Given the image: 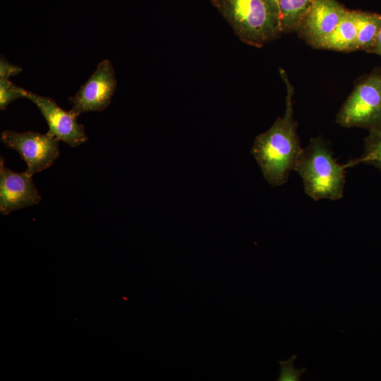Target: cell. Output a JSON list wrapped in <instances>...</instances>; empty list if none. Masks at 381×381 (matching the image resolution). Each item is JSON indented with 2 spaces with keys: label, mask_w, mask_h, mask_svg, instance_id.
<instances>
[{
  "label": "cell",
  "mask_w": 381,
  "mask_h": 381,
  "mask_svg": "<svg viewBox=\"0 0 381 381\" xmlns=\"http://www.w3.org/2000/svg\"><path fill=\"white\" fill-rule=\"evenodd\" d=\"M280 74L286 87L284 114L255 138L251 152L265 179L273 186L287 181L303 151L294 119V87L284 70Z\"/></svg>",
  "instance_id": "obj_1"
},
{
  "label": "cell",
  "mask_w": 381,
  "mask_h": 381,
  "mask_svg": "<svg viewBox=\"0 0 381 381\" xmlns=\"http://www.w3.org/2000/svg\"><path fill=\"white\" fill-rule=\"evenodd\" d=\"M244 43L261 47L281 33L278 9L273 0H211Z\"/></svg>",
  "instance_id": "obj_2"
},
{
  "label": "cell",
  "mask_w": 381,
  "mask_h": 381,
  "mask_svg": "<svg viewBox=\"0 0 381 381\" xmlns=\"http://www.w3.org/2000/svg\"><path fill=\"white\" fill-rule=\"evenodd\" d=\"M346 168L336 161L327 142L317 137L303 149L295 171L309 197L315 200H337L343 197Z\"/></svg>",
  "instance_id": "obj_3"
},
{
  "label": "cell",
  "mask_w": 381,
  "mask_h": 381,
  "mask_svg": "<svg viewBox=\"0 0 381 381\" xmlns=\"http://www.w3.org/2000/svg\"><path fill=\"white\" fill-rule=\"evenodd\" d=\"M336 121L344 127L368 130L381 124V73L361 81L343 104Z\"/></svg>",
  "instance_id": "obj_4"
},
{
  "label": "cell",
  "mask_w": 381,
  "mask_h": 381,
  "mask_svg": "<svg viewBox=\"0 0 381 381\" xmlns=\"http://www.w3.org/2000/svg\"><path fill=\"white\" fill-rule=\"evenodd\" d=\"M1 140L6 146L18 152L27 164L25 172L32 176L52 166L60 154L59 140L47 133L6 130L1 134Z\"/></svg>",
  "instance_id": "obj_5"
},
{
  "label": "cell",
  "mask_w": 381,
  "mask_h": 381,
  "mask_svg": "<svg viewBox=\"0 0 381 381\" xmlns=\"http://www.w3.org/2000/svg\"><path fill=\"white\" fill-rule=\"evenodd\" d=\"M116 85L111 62L109 59L102 60L75 95L68 98L72 104L71 110L78 116L104 110L111 102Z\"/></svg>",
  "instance_id": "obj_6"
},
{
  "label": "cell",
  "mask_w": 381,
  "mask_h": 381,
  "mask_svg": "<svg viewBox=\"0 0 381 381\" xmlns=\"http://www.w3.org/2000/svg\"><path fill=\"white\" fill-rule=\"evenodd\" d=\"M24 97L32 102L39 109L49 126L47 133L59 141L74 147L88 140L84 126L77 121L78 115L72 110L66 111L49 97L25 90Z\"/></svg>",
  "instance_id": "obj_7"
},
{
  "label": "cell",
  "mask_w": 381,
  "mask_h": 381,
  "mask_svg": "<svg viewBox=\"0 0 381 381\" xmlns=\"http://www.w3.org/2000/svg\"><path fill=\"white\" fill-rule=\"evenodd\" d=\"M42 198L32 176L25 172L17 173L8 169L1 157L0 161V212H11L38 204Z\"/></svg>",
  "instance_id": "obj_8"
},
{
  "label": "cell",
  "mask_w": 381,
  "mask_h": 381,
  "mask_svg": "<svg viewBox=\"0 0 381 381\" xmlns=\"http://www.w3.org/2000/svg\"><path fill=\"white\" fill-rule=\"evenodd\" d=\"M346 11L336 0H313L296 31L313 47L336 28Z\"/></svg>",
  "instance_id": "obj_9"
},
{
  "label": "cell",
  "mask_w": 381,
  "mask_h": 381,
  "mask_svg": "<svg viewBox=\"0 0 381 381\" xmlns=\"http://www.w3.org/2000/svg\"><path fill=\"white\" fill-rule=\"evenodd\" d=\"M357 11L346 10L341 20L329 35L313 47L341 52L356 50Z\"/></svg>",
  "instance_id": "obj_10"
},
{
  "label": "cell",
  "mask_w": 381,
  "mask_h": 381,
  "mask_svg": "<svg viewBox=\"0 0 381 381\" xmlns=\"http://www.w3.org/2000/svg\"><path fill=\"white\" fill-rule=\"evenodd\" d=\"M279 12L282 32L296 31L313 0H273Z\"/></svg>",
  "instance_id": "obj_11"
},
{
  "label": "cell",
  "mask_w": 381,
  "mask_h": 381,
  "mask_svg": "<svg viewBox=\"0 0 381 381\" xmlns=\"http://www.w3.org/2000/svg\"><path fill=\"white\" fill-rule=\"evenodd\" d=\"M381 30V14L357 11L356 50L370 52Z\"/></svg>",
  "instance_id": "obj_12"
},
{
  "label": "cell",
  "mask_w": 381,
  "mask_h": 381,
  "mask_svg": "<svg viewBox=\"0 0 381 381\" xmlns=\"http://www.w3.org/2000/svg\"><path fill=\"white\" fill-rule=\"evenodd\" d=\"M359 164H370L381 170V124L369 129L362 155L346 165L349 168Z\"/></svg>",
  "instance_id": "obj_13"
},
{
  "label": "cell",
  "mask_w": 381,
  "mask_h": 381,
  "mask_svg": "<svg viewBox=\"0 0 381 381\" xmlns=\"http://www.w3.org/2000/svg\"><path fill=\"white\" fill-rule=\"evenodd\" d=\"M25 90L8 79H0V109L5 110L11 102L24 97Z\"/></svg>",
  "instance_id": "obj_14"
},
{
  "label": "cell",
  "mask_w": 381,
  "mask_h": 381,
  "mask_svg": "<svg viewBox=\"0 0 381 381\" xmlns=\"http://www.w3.org/2000/svg\"><path fill=\"white\" fill-rule=\"evenodd\" d=\"M296 358V355L286 361H280V373L277 380L279 381H299L301 375L306 373V369H297L294 366V361Z\"/></svg>",
  "instance_id": "obj_15"
},
{
  "label": "cell",
  "mask_w": 381,
  "mask_h": 381,
  "mask_svg": "<svg viewBox=\"0 0 381 381\" xmlns=\"http://www.w3.org/2000/svg\"><path fill=\"white\" fill-rule=\"evenodd\" d=\"M23 68L11 64L3 55L0 56V79H8L21 73Z\"/></svg>",
  "instance_id": "obj_16"
},
{
  "label": "cell",
  "mask_w": 381,
  "mask_h": 381,
  "mask_svg": "<svg viewBox=\"0 0 381 381\" xmlns=\"http://www.w3.org/2000/svg\"><path fill=\"white\" fill-rule=\"evenodd\" d=\"M370 52L375 53L381 56V30L378 34L375 44Z\"/></svg>",
  "instance_id": "obj_17"
}]
</instances>
